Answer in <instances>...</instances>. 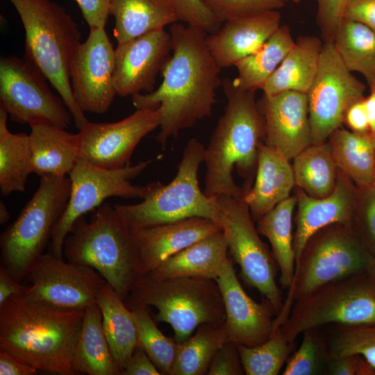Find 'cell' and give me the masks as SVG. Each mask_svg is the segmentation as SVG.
I'll list each match as a JSON object with an SVG mask.
<instances>
[{
  "label": "cell",
  "instance_id": "cell-45",
  "mask_svg": "<svg viewBox=\"0 0 375 375\" xmlns=\"http://www.w3.org/2000/svg\"><path fill=\"white\" fill-rule=\"evenodd\" d=\"M317 22L324 42H333L335 33L344 20L348 0H316Z\"/></svg>",
  "mask_w": 375,
  "mask_h": 375
},
{
  "label": "cell",
  "instance_id": "cell-29",
  "mask_svg": "<svg viewBox=\"0 0 375 375\" xmlns=\"http://www.w3.org/2000/svg\"><path fill=\"white\" fill-rule=\"evenodd\" d=\"M109 14L117 44L178 22L166 0H110Z\"/></svg>",
  "mask_w": 375,
  "mask_h": 375
},
{
  "label": "cell",
  "instance_id": "cell-13",
  "mask_svg": "<svg viewBox=\"0 0 375 375\" xmlns=\"http://www.w3.org/2000/svg\"><path fill=\"white\" fill-rule=\"evenodd\" d=\"M48 80L30 61L15 56L0 60V107L12 121L67 128L72 115L60 96L50 90Z\"/></svg>",
  "mask_w": 375,
  "mask_h": 375
},
{
  "label": "cell",
  "instance_id": "cell-44",
  "mask_svg": "<svg viewBox=\"0 0 375 375\" xmlns=\"http://www.w3.org/2000/svg\"><path fill=\"white\" fill-rule=\"evenodd\" d=\"M177 21L212 33L222 24L212 15L202 0H166Z\"/></svg>",
  "mask_w": 375,
  "mask_h": 375
},
{
  "label": "cell",
  "instance_id": "cell-39",
  "mask_svg": "<svg viewBox=\"0 0 375 375\" xmlns=\"http://www.w3.org/2000/svg\"><path fill=\"white\" fill-rule=\"evenodd\" d=\"M294 342L285 340L278 331L265 342L247 347L238 344L241 362L247 375H277L286 363Z\"/></svg>",
  "mask_w": 375,
  "mask_h": 375
},
{
  "label": "cell",
  "instance_id": "cell-36",
  "mask_svg": "<svg viewBox=\"0 0 375 375\" xmlns=\"http://www.w3.org/2000/svg\"><path fill=\"white\" fill-rule=\"evenodd\" d=\"M333 42L345 67L361 74L369 88L375 85V32L344 19Z\"/></svg>",
  "mask_w": 375,
  "mask_h": 375
},
{
  "label": "cell",
  "instance_id": "cell-32",
  "mask_svg": "<svg viewBox=\"0 0 375 375\" xmlns=\"http://www.w3.org/2000/svg\"><path fill=\"white\" fill-rule=\"evenodd\" d=\"M286 25L278 29L256 51L238 61L235 85L244 91L262 90L294 44Z\"/></svg>",
  "mask_w": 375,
  "mask_h": 375
},
{
  "label": "cell",
  "instance_id": "cell-53",
  "mask_svg": "<svg viewBox=\"0 0 375 375\" xmlns=\"http://www.w3.org/2000/svg\"><path fill=\"white\" fill-rule=\"evenodd\" d=\"M37 372L35 368L0 349V375H33Z\"/></svg>",
  "mask_w": 375,
  "mask_h": 375
},
{
  "label": "cell",
  "instance_id": "cell-17",
  "mask_svg": "<svg viewBox=\"0 0 375 375\" xmlns=\"http://www.w3.org/2000/svg\"><path fill=\"white\" fill-rule=\"evenodd\" d=\"M158 109H136L127 117L111 123L88 122L79 130V158L108 169L130 165L139 142L160 126Z\"/></svg>",
  "mask_w": 375,
  "mask_h": 375
},
{
  "label": "cell",
  "instance_id": "cell-4",
  "mask_svg": "<svg viewBox=\"0 0 375 375\" xmlns=\"http://www.w3.org/2000/svg\"><path fill=\"white\" fill-rule=\"evenodd\" d=\"M25 32V58L46 77L62 98L81 130L89 121L76 103L69 79V65L81 43L78 24L51 0H9Z\"/></svg>",
  "mask_w": 375,
  "mask_h": 375
},
{
  "label": "cell",
  "instance_id": "cell-33",
  "mask_svg": "<svg viewBox=\"0 0 375 375\" xmlns=\"http://www.w3.org/2000/svg\"><path fill=\"white\" fill-rule=\"evenodd\" d=\"M328 144L338 168L358 188L373 185L375 175V142L369 133L338 128Z\"/></svg>",
  "mask_w": 375,
  "mask_h": 375
},
{
  "label": "cell",
  "instance_id": "cell-50",
  "mask_svg": "<svg viewBox=\"0 0 375 375\" xmlns=\"http://www.w3.org/2000/svg\"><path fill=\"white\" fill-rule=\"evenodd\" d=\"M122 375H161V373L146 352L136 346Z\"/></svg>",
  "mask_w": 375,
  "mask_h": 375
},
{
  "label": "cell",
  "instance_id": "cell-28",
  "mask_svg": "<svg viewBox=\"0 0 375 375\" xmlns=\"http://www.w3.org/2000/svg\"><path fill=\"white\" fill-rule=\"evenodd\" d=\"M96 303L101 312L106 338L122 375L137 346L136 328L132 312L107 282L99 290Z\"/></svg>",
  "mask_w": 375,
  "mask_h": 375
},
{
  "label": "cell",
  "instance_id": "cell-59",
  "mask_svg": "<svg viewBox=\"0 0 375 375\" xmlns=\"http://www.w3.org/2000/svg\"><path fill=\"white\" fill-rule=\"evenodd\" d=\"M374 142H375V139H374Z\"/></svg>",
  "mask_w": 375,
  "mask_h": 375
},
{
  "label": "cell",
  "instance_id": "cell-10",
  "mask_svg": "<svg viewBox=\"0 0 375 375\" xmlns=\"http://www.w3.org/2000/svg\"><path fill=\"white\" fill-rule=\"evenodd\" d=\"M328 324H375V286L367 272L328 283L295 301L275 331L294 342L306 330Z\"/></svg>",
  "mask_w": 375,
  "mask_h": 375
},
{
  "label": "cell",
  "instance_id": "cell-56",
  "mask_svg": "<svg viewBox=\"0 0 375 375\" xmlns=\"http://www.w3.org/2000/svg\"><path fill=\"white\" fill-rule=\"evenodd\" d=\"M366 272L375 286V256H373Z\"/></svg>",
  "mask_w": 375,
  "mask_h": 375
},
{
  "label": "cell",
  "instance_id": "cell-14",
  "mask_svg": "<svg viewBox=\"0 0 375 375\" xmlns=\"http://www.w3.org/2000/svg\"><path fill=\"white\" fill-rule=\"evenodd\" d=\"M366 85L344 65L333 42H324L318 69L307 93L312 144L326 142L340 128L349 106Z\"/></svg>",
  "mask_w": 375,
  "mask_h": 375
},
{
  "label": "cell",
  "instance_id": "cell-7",
  "mask_svg": "<svg viewBox=\"0 0 375 375\" xmlns=\"http://www.w3.org/2000/svg\"><path fill=\"white\" fill-rule=\"evenodd\" d=\"M205 151L206 148L197 138L190 139L178 165L177 173L169 183H149L140 203L115 204L126 226L134 230L194 217L210 219L218 224L216 197L207 196L199 185V168L205 160Z\"/></svg>",
  "mask_w": 375,
  "mask_h": 375
},
{
  "label": "cell",
  "instance_id": "cell-34",
  "mask_svg": "<svg viewBox=\"0 0 375 375\" xmlns=\"http://www.w3.org/2000/svg\"><path fill=\"white\" fill-rule=\"evenodd\" d=\"M8 114L0 107V192L3 196L24 192L33 172L30 137L12 133L8 128Z\"/></svg>",
  "mask_w": 375,
  "mask_h": 375
},
{
  "label": "cell",
  "instance_id": "cell-42",
  "mask_svg": "<svg viewBox=\"0 0 375 375\" xmlns=\"http://www.w3.org/2000/svg\"><path fill=\"white\" fill-rule=\"evenodd\" d=\"M351 228L358 239L375 256V186L356 189V199Z\"/></svg>",
  "mask_w": 375,
  "mask_h": 375
},
{
  "label": "cell",
  "instance_id": "cell-54",
  "mask_svg": "<svg viewBox=\"0 0 375 375\" xmlns=\"http://www.w3.org/2000/svg\"><path fill=\"white\" fill-rule=\"evenodd\" d=\"M368 122L369 134L375 139V85L369 88V94L364 98Z\"/></svg>",
  "mask_w": 375,
  "mask_h": 375
},
{
  "label": "cell",
  "instance_id": "cell-5",
  "mask_svg": "<svg viewBox=\"0 0 375 375\" xmlns=\"http://www.w3.org/2000/svg\"><path fill=\"white\" fill-rule=\"evenodd\" d=\"M62 254L69 262L94 269L124 300L141 277L132 231L108 202L96 208L90 220L83 215L75 221Z\"/></svg>",
  "mask_w": 375,
  "mask_h": 375
},
{
  "label": "cell",
  "instance_id": "cell-38",
  "mask_svg": "<svg viewBox=\"0 0 375 375\" xmlns=\"http://www.w3.org/2000/svg\"><path fill=\"white\" fill-rule=\"evenodd\" d=\"M135 322L137 346L149 356L161 374L172 375L178 349V342L165 336L150 315L149 307L130 309Z\"/></svg>",
  "mask_w": 375,
  "mask_h": 375
},
{
  "label": "cell",
  "instance_id": "cell-22",
  "mask_svg": "<svg viewBox=\"0 0 375 375\" xmlns=\"http://www.w3.org/2000/svg\"><path fill=\"white\" fill-rule=\"evenodd\" d=\"M278 10L247 15L222 24L206 41L209 51L222 69L234 66L262 46L281 26Z\"/></svg>",
  "mask_w": 375,
  "mask_h": 375
},
{
  "label": "cell",
  "instance_id": "cell-23",
  "mask_svg": "<svg viewBox=\"0 0 375 375\" xmlns=\"http://www.w3.org/2000/svg\"><path fill=\"white\" fill-rule=\"evenodd\" d=\"M220 230L216 222L201 217L131 230L138 251L141 276L168 257Z\"/></svg>",
  "mask_w": 375,
  "mask_h": 375
},
{
  "label": "cell",
  "instance_id": "cell-21",
  "mask_svg": "<svg viewBox=\"0 0 375 375\" xmlns=\"http://www.w3.org/2000/svg\"><path fill=\"white\" fill-rule=\"evenodd\" d=\"M351 181L340 172L333 192L326 197L314 198L298 191L293 242L296 263L308 240L320 229L333 224L351 227L356 199Z\"/></svg>",
  "mask_w": 375,
  "mask_h": 375
},
{
  "label": "cell",
  "instance_id": "cell-27",
  "mask_svg": "<svg viewBox=\"0 0 375 375\" xmlns=\"http://www.w3.org/2000/svg\"><path fill=\"white\" fill-rule=\"evenodd\" d=\"M323 42L316 36H301L266 82L263 95L287 91L307 94L316 76Z\"/></svg>",
  "mask_w": 375,
  "mask_h": 375
},
{
  "label": "cell",
  "instance_id": "cell-6",
  "mask_svg": "<svg viewBox=\"0 0 375 375\" xmlns=\"http://www.w3.org/2000/svg\"><path fill=\"white\" fill-rule=\"evenodd\" d=\"M131 309L153 306L154 320L169 324L174 339L181 343L203 324H220L225 320L222 297L215 280L199 277L156 279L142 276L124 300Z\"/></svg>",
  "mask_w": 375,
  "mask_h": 375
},
{
  "label": "cell",
  "instance_id": "cell-30",
  "mask_svg": "<svg viewBox=\"0 0 375 375\" xmlns=\"http://www.w3.org/2000/svg\"><path fill=\"white\" fill-rule=\"evenodd\" d=\"M297 202V197L290 196L259 219L256 226L259 234L267 238L272 246V256L280 270V284L287 290L295 272L292 220Z\"/></svg>",
  "mask_w": 375,
  "mask_h": 375
},
{
  "label": "cell",
  "instance_id": "cell-24",
  "mask_svg": "<svg viewBox=\"0 0 375 375\" xmlns=\"http://www.w3.org/2000/svg\"><path fill=\"white\" fill-rule=\"evenodd\" d=\"M289 161L272 147L260 144L255 182L242 199L249 206L253 220L258 221L290 197L295 182Z\"/></svg>",
  "mask_w": 375,
  "mask_h": 375
},
{
  "label": "cell",
  "instance_id": "cell-12",
  "mask_svg": "<svg viewBox=\"0 0 375 375\" xmlns=\"http://www.w3.org/2000/svg\"><path fill=\"white\" fill-rule=\"evenodd\" d=\"M150 162V160L140 161L121 169H108L79 158L69 175L71 181L69 200L52 231L49 252L62 257L65 239L75 221L98 208L108 197L143 199L146 185H135L130 181L140 174Z\"/></svg>",
  "mask_w": 375,
  "mask_h": 375
},
{
  "label": "cell",
  "instance_id": "cell-31",
  "mask_svg": "<svg viewBox=\"0 0 375 375\" xmlns=\"http://www.w3.org/2000/svg\"><path fill=\"white\" fill-rule=\"evenodd\" d=\"M78 374L121 375L106 338L101 312L93 303L85 310L76 353Z\"/></svg>",
  "mask_w": 375,
  "mask_h": 375
},
{
  "label": "cell",
  "instance_id": "cell-20",
  "mask_svg": "<svg viewBox=\"0 0 375 375\" xmlns=\"http://www.w3.org/2000/svg\"><path fill=\"white\" fill-rule=\"evenodd\" d=\"M259 110L266 144L289 160L312 144L307 94L287 91L263 95Z\"/></svg>",
  "mask_w": 375,
  "mask_h": 375
},
{
  "label": "cell",
  "instance_id": "cell-2",
  "mask_svg": "<svg viewBox=\"0 0 375 375\" xmlns=\"http://www.w3.org/2000/svg\"><path fill=\"white\" fill-rule=\"evenodd\" d=\"M85 310H65L28 299L0 306V349L35 369L76 375V349Z\"/></svg>",
  "mask_w": 375,
  "mask_h": 375
},
{
  "label": "cell",
  "instance_id": "cell-51",
  "mask_svg": "<svg viewBox=\"0 0 375 375\" xmlns=\"http://www.w3.org/2000/svg\"><path fill=\"white\" fill-rule=\"evenodd\" d=\"M364 98L349 106L344 119L352 131L358 133H369V122Z\"/></svg>",
  "mask_w": 375,
  "mask_h": 375
},
{
  "label": "cell",
  "instance_id": "cell-1",
  "mask_svg": "<svg viewBox=\"0 0 375 375\" xmlns=\"http://www.w3.org/2000/svg\"><path fill=\"white\" fill-rule=\"evenodd\" d=\"M172 53L161 74L159 87L132 97L136 109H158L160 132L156 136L164 148L170 137L211 115L221 83V67L209 51L203 30L180 23L170 25Z\"/></svg>",
  "mask_w": 375,
  "mask_h": 375
},
{
  "label": "cell",
  "instance_id": "cell-49",
  "mask_svg": "<svg viewBox=\"0 0 375 375\" xmlns=\"http://www.w3.org/2000/svg\"><path fill=\"white\" fill-rule=\"evenodd\" d=\"M344 19L360 23L375 32V0H348Z\"/></svg>",
  "mask_w": 375,
  "mask_h": 375
},
{
  "label": "cell",
  "instance_id": "cell-15",
  "mask_svg": "<svg viewBox=\"0 0 375 375\" xmlns=\"http://www.w3.org/2000/svg\"><path fill=\"white\" fill-rule=\"evenodd\" d=\"M31 283L24 295L29 299L65 310H85L96 303L106 283L93 268L63 260L51 252L42 253L27 277Z\"/></svg>",
  "mask_w": 375,
  "mask_h": 375
},
{
  "label": "cell",
  "instance_id": "cell-19",
  "mask_svg": "<svg viewBox=\"0 0 375 375\" xmlns=\"http://www.w3.org/2000/svg\"><path fill=\"white\" fill-rule=\"evenodd\" d=\"M225 310L223 322L229 341L253 347L267 340L274 332L276 312L265 299L262 303L252 299L242 287L230 257L215 280Z\"/></svg>",
  "mask_w": 375,
  "mask_h": 375
},
{
  "label": "cell",
  "instance_id": "cell-16",
  "mask_svg": "<svg viewBox=\"0 0 375 375\" xmlns=\"http://www.w3.org/2000/svg\"><path fill=\"white\" fill-rule=\"evenodd\" d=\"M115 49L105 27L90 28L88 38L78 47L69 65L74 99L85 113L103 114L117 92L113 72Z\"/></svg>",
  "mask_w": 375,
  "mask_h": 375
},
{
  "label": "cell",
  "instance_id": "cell-18",
  "mask_svg": "<svg viewBox=\"0 0 375 375\" xmlns=\"http://www.w3.org/2000/svg\"><path fill=\"white\" fill-rule=\"evenodd\" d=\"M172 53L169 33L155 30L115 49L113 72L117 94L131 97L154 90L156 77Z\"/></svg>",
  "mask_w": 375,
  "mask_h": 375
},
{
  "label": "cell",
  "instance_id": "cell-47",
  "mask_svg": "<svg viewBox=\"0 0 375 375\" xmlns=\"http://www.w3.org/2000/svg\"><path fill=\"white\" fill-rule=\"evenodd\" d=\"M326 374L331 375H375V369L361 356L350 354L331 358Z\"/></svg>",
  "mask_w": 375,
  "mask_h": 375
},
{
  "label": "cell",
  "instance_id": "cell-43",
  "mask_svg": "<svg viewBox=\"0 0 375 375\" xmlns=\"http://www.w3.org/2000/svg\"><path fill=\"white\" fill-rule=\"evenodd\" d=\"M206 7L224 24L251 13L278 10L284 6L281 0H202Z\"/></svg>",
  "mask_w": 375,
  "mask_h": 375
},
{
  "label": "cell",
  "instance_id": "cell-48",
  "mask_svg": "<svg viewBox=\"0 0 375 375\" xmlns=\"http://www.w3.org/2000/svg\"><path fill=\"white\" fill-rule=\"evenodd\" d=\"M90 28L105 27L110 0H75Z\"/></svg>",
  "mask_w": 375,
  "mask_h": 375
},
{
  "label": "cell",
  "instance_id": "cell-25",
  "mask_svg": "<svg viewBox=\"0 0 375 375\" xmlns=\"http://www.w3.org/2000/svg\"><path fill=\"white\" fill-rule=\"evenodd\" d=\"M228 254L227 242L220 230L168 257L147 275L156 279L199 277L215 281L230 258Z\"/></svg>",
  "mask_w": 375,
  "mask_h": 375
},
{
  "label": "cell",
  "instance_id": "cell-35",
  "mask_svg": "<svg viewBox=\"0 0 375 375\" xmlns=\"http://www.w3.org/2000/svg\"><path fill=\"white\" fill-rule=\"evenodd\" d=\"M292 160L295 185L299 189L314 198L333 192L338 172L328 142L312 144Z\"/></svg>",
  "mask_w": 375,
  "mask_h": 375
},
{
  "label": "cell",
  "instance_id": "cell-9",
  "mask_svg": "<svg viewBox=\"0 0 375 375\" xmlns=\"http://www.w3.org/2000/svg\"><path fill=\"white\" fill-rule=\"evenodd\" d=\"M67 176L47 175L16 220L1 233L3 266L18 281L27 277L35 260L50 242L70 194Z\"/></svg>",
  "mask_w": 375,
  "mask_h": 375
},
{
  "label": "cell",
  "instance_id": "cell-8",
  "mask_svg": "<svg viewBox=\"0 0 375 375\" xmlns=\"http://www.w3.org/2000/svg\"><path fill=\"white\" fill-rule=\"evenodd\" d=\"M373 256L349 226L333 224L316 232L296 263L287 298L274 318V331L287 319L295 301L328 283L366 272Z\"/></svg>",
  "mask_w": 375,
  "mask_h": 375
},
{
  "label": "cell",
  "instance_id": "cell-52",
  "mask_svg": "<svg viewBox=\"0 0 375 375\" xmlns=\"http://www.w3.org/2000/svg\"><path fill=\"white\" fill-rule=\"evenodd\" d=\"M30 285H23L17 281L3 267H0V306L9 298L24 294Z\"/></svg>",
  "mask_w": 375,
  "mask_h": 375
},
{
  "label": "cell",
  "instance_id": "cell-41",
  "mask_svg": "<svg viewBox=\"0 0 375 375\" xmlns=\"http://www.w3.org/2000/svg\"><path fill=\"white\" fill-rule=\"evenodd\" d=\"M327 344L331 358L358 354L375 369V324L337 325Z\"/></svg>",
  "mask_w": 375,
  "mask_h": 375
},
{
  "label": "cell",
  "instance_id": "cell-40",
  "mask_svg": "<svg viewBox=\"0 0 375 375\" xmlns=\"http://www.w3.org/2000/svg\"><path fill=\"white\" fill-rule=\"evenodd\" d=\"M318 328L306 330L299 349L289 356L283 375H315L326 372L331 360L327 342L317 332Z\"/></svg>",
  "mask_w": 375,
  "mask_h": 375
},
{
  "label": "cell",
  "instance_id": "cell-46",
  "mask_svg": "<svg viewBox=\"0 0 375 375\" xmlns=\"http://www.w3.org/2000/svg\"><path fill=\"white\" fill-rule=\"evenodd\" d=\"M238 344L229 341L216 352L210 364L208 375L244 374Z\"/></svg>",
  "mask_w": 375,
  "mask_h": 375
},
{
  "label": "cell",
  "instance_id": "cell-26",
  "mask_svg": "<svg viewBox=\"0 0 375 375\" xmlns=\"http://www.w3.org/2000/svg\"><path fill=\"white\" fill-rule=\"evenodd\" d=\"M30 127L33 172L40 177L69 176L79 158L78 133H71L47 124H32Z\"/></svg>",
  "mask_w": 375,
  "mask_h": 375
},
{
  "label": "cell",
  "instance_id": "cell-58",
  "mask_svg": "<svg viewBox=\"0 0 375 375\" xmlns=\"http://www.w3.org/2000/svg\"><path fill=\"white\" fill-rule=\"evenodd\" d=\"M373 185L375 186V175H374V178Z\"/></svg>",
  "mask_w": 375,
  "mask_h": 375
},
{
  "label": "cell",
  "instance_id": "cell-55",
  "mask_svg": "<svg viewBox=\"0 0 375 375\" xmlns=\"http://www.w3.org/2000/svg\"><path fill=\"white\" fill-rule=\"evenodd\" d=\"M10 218V213L5 203L0 202V224H6Z\"/></svg>",
  "mask_w": 375,
  "mask_h": 375
},
{
  "label": "cell",
  "instance_id": "cell-3",
  "mask_svg": "<svg viewBox=\"0 0 375 375\" xmlns=\"http://www.w3.org/2000/svg\"><path fill=\"white\" fill-rule=\"evenodd\" d=\"M222 87L227 103L206 148L203 192L208 197L242 199L245 191L235 183L233 172L235 168L247 178L256 175L259 147L265 138L264 120L256 92L242 90L229 78Z\"/></svg>",
  "mask_w": 375,
  "mask_h": 375
},
{
  "label": "cell",
  "instance_id": "cell-11",
  "mask_svg": "<svg viewBox=\"0 0 375 375\" xmlns=\"http://www.w3.org/2000/svg\"><path fill=\"white\" fill-rule=\"evenodd\" d=\"M216 200L218 224L231 256L240 266L244 281L258 290L277 315L284 302L276 281L277 264L259 237L249 206L242 199L224 194L216 196Z\"/></svg>",
  "mask_w": 375,
  "mask_h": 375
},
{
  "label": "cell",
  "instance_id": "cell-57",
  "mask_svg": "<svg viewBox=\"0 0 375 375\" xmlns=\"http://www.w3.org/2000/svg\"><path fill=\"white\" fill-rule=\"evenodd\" d=\"M281 1H283L284 3H285V2L299 3L301 0H281Z\"/></svg>",
  "mask_w": 375,
  "mask_h": 375
},
{
  "label": "cell",
  "instance_id": "cell-37",
  "mask_svg": "<svg viewBox=\"0 0 375 375\" xmlns=\"http://www.w3.org/2000/svg\"><path fill=\"white\" fill-rule=\"evenodd\" d=\"M227 342L223 323L200 325L193 335L178 343L172 375L207 374L213 356Z\"/></svg>",
  "mask_w": 375,
  "mask_h": 375
}]
</instances>
